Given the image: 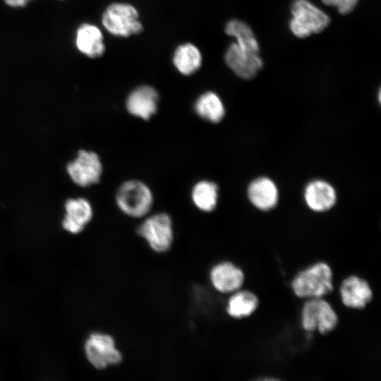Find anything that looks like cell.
<instances>
[{
    "label": "cell",
    "instance_id": "cell-1",
    "mask_svg": "<svg viewBox=\"0 0 381 381\" xmlns=\"http://www.w3.org/2000/svg\"><path fill=\"white\" fill-rule=\"evenodd\" d=\"M88 362L97 370L120 365L123 356L113 336L104 332L90 334L84 344Z\"/></svg>",
    "mask_w": 381,
    "mask_h": 381
},
{
    "label": "cell",
    "instance_id": "cell-2",
    "mask_svg": "<svg viewBox=\"0 0 381 381\" xmlns=\"http://www.w3.org/2000/svg\"><path fill=\"white\" fill-rule=\"evenodd\" d=\"M332 279L330 267L320 262L298 273L292 282V289L301 298H322L332 291Z\"/></svg>",
    "mask_w": 381,
    "mask_h": 381
},
{
    "label": "cell",
    "instance_id": "cell-3",
    "mask_svg": "<svg viewBox=\"0 0 381 381\" xmlns=\"http://www.w3.org/2000/svg\"><path fill=\"white\" fill-rule=\"evenodd\" d=\"M291 11L289 28L292 33L301 38L322 31L329 23V17L308 0H295Z\"/></svg>",
    "mask_w": 381,
    "mask_h": 381
},
{
    "label": "cell",
    "instance_id": "cell-4",
    "mask_svg": "<svg viewBox=\"0 0 381 381\" xmlns=\"http://www.w3.org/2000/svg\"><path fill=\"white\" fill-rule=\"evenodd\" d=\"M116 201L119 209L126 215L140 218L150 211L153 197L150 189L145 183L131 180L119 188Z\"/></svg>",
    "mask_w": 381,
    "mask_h": 381
},
{
    "label": "cell",
    "instance_id": "cell-5",
    "mask_svg": "<svg viewBox=\"0 0 381 381\" xmlns=\"http://www.w3.org/2000/svg\"><path fill=\"white\" fill-rule=\"evenodd\" d=\"M136 232L156 253L164 254L171 248L173 225L170 217L166 213H158L146 218Z\"/></svg>",
    "mask_w": 381,
    "mask_h": 381
},
{
    "label": "cell",
    "instance_id": "cell-6",
    "mask_svg": "<svg viewBox=\"0 0 381 381\" xmlns=\"http://www.w3.org/2000/svg\"><path fill=\"white\" fill-rule=\"evenodd\" d=\"M138 18V12L132 5L114 3L106 8L102 22L111 35L126 37L142 31L143 25Z\"/></svg>",
    "mask_w": 381,
    "mask_h": 381
},
{
    "label": "cell",
    "instance_id": "cell-7",
    "mask_svg": "<svg viewBox=\"0 0 381 381\" xmlns=\"http://www.w3.org/2000/svg\"><path fill=\"white\" fill-rule=\"evenodd\" d=\"M337 316L332 306L322 298L307 301L302 310V326L308 332L318 330L321 334L332 331L337 325Z\"/></svg>",
    "mask_w": 381,
    "mask_h": 381
},
{
    "label": "cell",
    "instance_id": "cell-8",
    "mask_svg": "<svg viewBox=\"0 0 381 381\" xmlns=\"http://www.w3.org/2000/svg\"><path fill=\"white\" fill-rule=\"evenodd\" d=\"M66 171L74 183L87 187L99 182L102 165L97 153L80 150L77 157L67 164Z\"/></svg>",
    "mask_w": 381,
    "mask_h": 381
},
{
    "label": "cell",
    "instance_id": "cell-9",
    "mask_svg": "<svg viewBox=\"0 0 381 381\" xmlns=\"http://www.w3.org/2000/svg\"><path fill=\"white\" fill-rule=\"evenodd\" d=\"M224 59L227 66L238 76L244 79L253 78L263 65L259 52L241 47L236 42L227 48Z\"/></svg>",
    "mask_w": 381,
    "mask_h": 381
},
{
    "label": "cell",
    "instance_id": "cell-10",
    "mask_svg": "<svg viewBox=\"0 0 381 381\" xmlns=\"http://www.w3.org/2000/svg\"><path fill=\"white\" fill-rule=\"evenodd\" d=\"M213 288L222 294H232L241 287L244 275L242 270L231 262H221L213 265L209 272Z\"/></svg>",
    "mask_w": 381,
    "mask_h": 381
},
{
    "label": "cell",
    "instance_id": "cell-11",
    "mask_svg": "<svg viewBox=\"0 0 381 381\" xmlns=\"http://www.w3.org/2000/svg\"><path fill=\"white\" fill-rule=\"evenodd\" d=\"M157 92L149 85H141L134 89L128 96V111L137 117L148 120L157 110Z\"/></svg>",
    "mask_w": 381,
    "mask_h": 381
},
{
    "label": "cell",
    "instance_id": "cell-12",
    "mask_svg": "<svg viewBox=\"0 0 381 381\" xmlns=\"http://www.w3.org/2000/svg\"><path fill=\"white\" fill-rule=\"evenodd\" d=\"M65 210L62 226L66 231L73 234L81 232L92 218V206L83 198L67 200Z\"/></svg>",
    "mask_w": 381,
    "mask_h": 381
},
{
    "label": "cell",
    "instance_id": "cell-13",
    "mask_svg": "<svg viewBox=\"0 0 381 381\" xmlns=\"http://www.w3.org/2000/svg\"><path fill=\"white\" fill-rule=\"evenodd\" d=\"M340 294L343 303L352 308H364L373 297L368 284L356 276H351L343 281Z\"/></svg>",
    "mask_w": 381,
    "mask_h": 381
},
{
    "label": "cell",
    "instance_id": "cell-14",
    "mask_svg": "<svg viewBox=\"0 0 381 381\" xmlns=\"http://www.w3.org/2000/svg\"><path fill=\"white\" fill-rule=\"evenodd\" d=\"M248 195L250 202L261 210L273 208L278 201V190L270 179L261 177L254 180L248 186Z\"/></svg>",
    "mask_w": 381,
    "mask_h": 381
},
{
    "label": "cell",
    "instance_id": "cell-15",
    "mask_svg": "<svg viewBox=\"0 0 381 381\" xmlns=\"http://www.w3.org/2000/svg\"><path fill=\"white\" fill-rule=\"evenodd\" d=\"M75 43L78 50L90 58L101 56L105 50L101 30L92 24L85 23L79 27Z\"/></svg>",
    "mask_w": 381,
    "mask_h": 381
},
{
    "label": "cell",
    "instance_id": "cell-16",
    "mask_svg": "<svg viewBox=\"0 0 381 381\" xmlns=\"http://www.w3.org/2000/svg\"><path fill=\"white\" fill-rule=\"evenodd\" d=\"M305 200L313 210L322 212L330 209L336 202V193L333 187L323 181L310 183L305 190Z\"/></svg>",
    "mask_w": 381,
    "mask_h": 381
},
{
    "label": "cell",
    "instance_id": "cell-17",
    "mask_svg": "<svg viewBox=\"0 0 381 381\" xmlns=\"http://www.w3.org/2000/svg\"><path fill=\"white\" fill-rule=\"evenodd\" d=\"M173 63L181 74L190 75L200 68L202 54L196 46L191 43H185L176 49Z\"/></svg>",
    "mask_w": 381,
    "mask_h": 381
},
{
    "label": "cell",
    "instance_id": "cell-18",
    "mask_svg": "<svg viewBox=\"0 0 381 381\" xmlns=\"http://www.w3.org/2000/svg\"><path fill=\"white\" fill-rule=\"evenodd\" d=\"M196 114L212 123L219 122L224 116L225 109L219 97L213 92L202 94L195 103Z\"/></svg>",
    "mask_w": 381,
    "mask_h": 381
},
{
    "label": "cell",
    "instance_id": "cell-19",
    "mask_svg": "<svg viewBox=\"0 0 381 381\" xmlns=\"http://www.w3.org/2000/svg\"><path fill=\"white\" fill-rule=\"evenodd\" d=\"M227 301L226 313L234 318H241L251 315L256 309L257 296L248 291H236Z\"/></svg>",
    "mask_w": 381,
    "mask_h": 381
},
{
    "label": "cell",
    "instance_id": "cell-20",
    "mask_svg": "<svg viewBox=\"0 0 381 381\" xmlns=\"http://www.w3.org/2000/svg\"><path fill=\"white\" fill-rule=\"evenodd\" d=\"M192 199L195 206L203 212H212L218 200V186L214 182L201 181L192 190Z\"/></svg>",
    "mask_w": 381,
    "mask_h": 381
},
{
    "label": "cell",
    "instance_id": "cell-21",
    "mask_svg": "<svg viewBox=\"0 0 381 381\" xmlns=\"http://www.w3.org/2000/svg\"><path fill=\"white\" fill-rule=\"evenodd\" d=\"M226 33L235 37L236 42L245 48L259 52V44L251 28L244 22L234 19L225 27Z\"/></svg>",
    "mask_w": 381,
    "mask_h": 381
},
{
    "label": "cell",
    "instance_id": "cell-22",
    "mask_svg": "<svg viewBox=\"0 0 381 381\" xmlns=\"http://www.w3.org/2000/svg\"><path fill=\"white\" fill-rule=\"evenodd\" d=\"M358 0H339L336 7L341 14L350 13L357 4Z\"/></svg>",
    "mask_w": 381,
    "mask_h": 381
},
{
    "label": "cell",
    "instance_id": "cell-23",
    "mask_svg": "<svg viewBox=\"0 0 381 381\" xmlns=\"http://www.w3.org/2000/svg\"><path fill=\"white\" fill-rule=\"evenodd\" d=\"M6 4L11 7H23L31 0H4Z\"/></svg>",
    "mask_w": 381,
    "mask_h": 381
},
{
    "label": "cell",
    "instance_id": "cell-24",
    "mask_svg": "<svg viewBox=\"0 0 381 381\" xmlns=\"http://www.w3.org/2000/svg\"><path fill=\"white\" fill-rule=\"evenodd\" d=\"M339 0H322V3L327 6H336Z\"/></svg>",
    "mask_w": 381,
    "mask_h": 381
}]
</instances>
